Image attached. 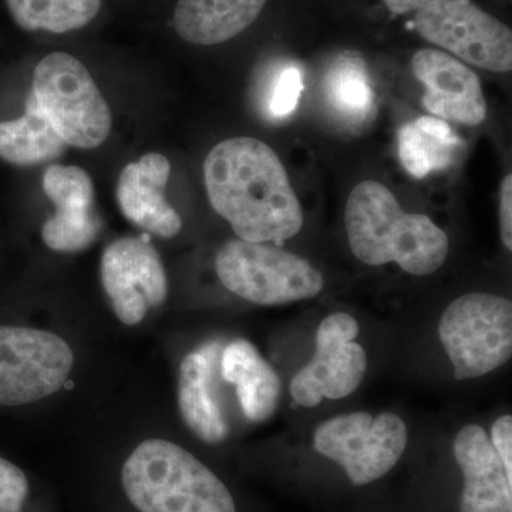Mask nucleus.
Returning a JSON list of instances; mask_svg holds the SVG:
<instances>
[{"instance_id": "1", "label": "nucleus", "mask_w": 512, "mask_h": 512, "mask_svg": "<svg viewBox=\"0 0 512 512\" xmlns=\"http://www.w3.org/2000/svg\"><path fill=\"white\" fill-rule=\"evenodd\" d=\"M204 180L212 208L242 241L278 245L301 231L302 208L288 173L262 141H222L205 158Z\"/></svg>"}, {"instance_id": "2", "label": "nucleus", "mask_w": 512, "mask_h": 512, "mask_svg": "<svg viewBox=\"0 0 512 512\" xmlns=\"http://www.w3.org/2000/svg\"><path fill=\"white\" fill-rule=\"evenodd\" d=\"M346 232L353 255L363 264H397L410 275L427 276L446 262L450 242L427 215L400 207L389 188L363 181L350 192Z\"/></svg>"}, {"instance_id": "3", "label": "nucleus", "mask_w": 512, "mask_h": 512, "mask_svg": "<svg viewBox=\"0 0 512 512\" xmlns=\"http://www.w3.org/2000/svg\"><path fill=\"white\" fill-rule=\"evenodd\" d=\"M120 481L138 512H237L221 478L173 441L138 444L121 467Z\"/></svg>"}, {"instance_id": "4", "label": "nucleus", "mask_w": 512, "mask_h": 512, "mask_svg": "<svg viewBox=\"0 0 512 512\" xmlns=\"http://www.w3.org/2000/svg\"><path fill=\"white\" fill-rule=\"evenodd\" d=\"M30 96L67 146L89 150L109 137V104L76 57L63 52L43 57L33 74Z\"/></svg>"}, {"instance_id": "5", "label": "nucleus", "mask_w": 512, "mask_h": 512, "mask_svg": "<svg viewBox=\"0 0 512 512\" xmlns=\"http://www.w3.org/2000/svg\"><path fill=\"white\" fill-rule=\"evenodd\" d=\"M215 271L229 292L256 305H285L315 298L325 279L302 256L272 244L232 239L215 258Z\"/></svg>"}, {"instance_id": "6", "label": "nucleus", "mask_w": 512, "mask_h": 512, "mask_svg": "<svg viewBox=\"0 0 512 512\" xmlns=\"http://www.w3.org/2000/svg\"><path fill=\"white\" fill-rule=\"evenodd\" d=\"M439 336L457 380L488 375L511 359L512 303L491 293H466L441 315Z\"/></svg>"}, {"instance_id": "7", "label": "nucleus", "mask_w": 512, "mask_h": 512, "mask_svg": "<svg viewBox=\"0 0 512 512\" xmlns=\"http://www.w3.org/2000/svg\"><path fill=\"white\" fill-rule=\"evenodd\" d=\"M406 447V423L393 412L340 414L320 423L313 433V448L338 463L359 487L392 471Z\"/></svg>"}, {"instance_id": "8", "label": "nucleus", "mask_w": 512, "mask_h": 512, "mask_svg": "<svg viewBox=\"0 0 512 512\" xmlns=\"http://www.w3.org/2000/svg\"><path fill=\"white\" fill-rule=\"evenodd\" d=\"M74 353L49 330L0 325V406L19 407L59 392Z\"/></svg>"}, {"instance_id": "9", "label": "nucleus", "mask_w": 512, "mask_h": 512, "mask_svg": "<svg viewBox=\"0 0 512 512\" xmlns=\"http://www.w3.org/2000/svg\"><path fill=\"white\" fill-rule=\"evenodd\" d=\"M414 29L464 62L507 73L512 69V33L470 0H434L417 10Z\"/></svg>"}, {"instance_id": "10", "label": "nucleus", "mask_w": 512, "mask_h": 512, "mask_svg": "<svg viewBox=\"0 0 512 512\" xmlns=\"http://www.w3.org/2000/svg\"><path fill=\"white\" fill-rule=\"evenodd\" d=\"M359 330V323L348 313H332L320 322L315 355L293 376L289 387L299 406L311 409L323 399H345L359 389L369 365L366 350L355 342Z\"/></svg>"}, {"instance_id": "11", "label": "nucleus", "mask_w": 512, "mask_h": 512, "mask_svg": "<svg viewBox=\"0 0 512 512\" xmlns=\"http://www.w3.org/2000/svg\"><path fill=\"white\" fill-rule=\"evenodd\" d=\"M101 282L114 315L127 326L143 322L163 305L167 275L157 249L144 237L116 239L101 255Z\"/></svg>"}, {"instance_id": "12", "label": "nucleus", "mask_w": 512, "mask_h": 512, "mask_svg": "<svg viewBox=\"0 0 512 512\" xmlns=\"http://www.w3.org/2000/svg\"><path fill=\"white\" fill-rule=\"evenodd\" d=\"M43 190L56 207L55 217L43 224L46 247L64 254L89 248L101 231L90 175L74 165L53 164L43 175Z\"/></svg>"}, {"instance_id": "13", "label": "nucleus", "mask_w": 512, "mask_h": 512, "mask_svg": "<svg viewBox=\"0 0 512 512\" xmlns=\"http://www.w3.org/2000/svg\"><path fill=\"white\" fill-rule=\"evenodd\" d=\"M413 73L423 83V106L440 119L478 126L487 117L483 87L470 67L440 50L413 56Z\"/></svg>"}, {"instance_id": "14", "label": "nucleus", "mask_w": 512, "mask_h": 512, "mask_svg": "<svg viewBox=\"0 0 512 512\" xmlns=\"http://www.w3.org/2000/svg\"><path fill=\"white\" fill-rule=\"evenodd\" d=\"M170 174L167 157L150 153L126 165L117 184V201L124 217L161 238H173L183 228L180 215L164 197Z\"/></svg>"}, {"instance_id": "15", "label": "nucleus", "mask_w": 512, "mask_h": 512, "mask_svg": "<svg viewBox=\"0 0 512 512\" xmlns=\"http://www.w3.org/2000/svg\"><path fill=\"white\" fill-rule=\"evenodd\" d=\"M453 450L464 478L460 512H512V480L487 431L467 424L458 431Z\"/></svg>"}, {"instance_id": "16", "label": "nucleus", "mask_w": 512, "mask_h": 512, "mask_svg": "<svg viewBox=\"0 0 512 512\" xmlns=\"http://www.w3.org/2000/svg\"><path fill=\"white\" fill-rule=\"evenodd\" d=\"M221 373L234 384L239 406L249 421L271 419L281 402L282 383L274 367L248 340H235L222 352Z\"/></svg>"}, {"instance_id": "17", "label": "nucleus", "mask_w": 512, "mask_h": 512, "mask_svg": "<svg viewBox=\"0 0 512 512\" xmlns=\"http://www.w3.org/2000/svg\"><path fill=\"white\" fill-rule=\"evenodd\" d=\"M266 0H178L175 32L192 45L228 42L248 29L261 15Z\"/></svg>"}, {"instance_id": "18", "label": "nucleus", "mask_w": 512, "mask_h": 512, "mask_svg": "<svg viewBox=\"0 0 512 512\" xmlns=\"http://www.w3.org/2000/svg\"><path fill=\"white\" fill-rule=\"evenodd\" d=\"M178 407L185 426L204 443L221 444L228 439L227 419L212 394V362L202 350L181 362Z\"/></svg>"}, {"instance_id": "19", "label": "nucleus", "mask_w": 512, "mask_h": 512, "mask_svg": "<svg viewBox=\"0 0 512 512\" xmlns=\"http://www.w3.org/2000/svg\"><path fill=\"white\" fill-rule=\"evenodd\" d=\"M397 144L403 167L419 180L453 167L464 148L450 124L429 116L400 127Z\"/></svg>"}, {"instance_id": "20", "label": "nucleus", "mask_w": 512, "mask_h": 512, "mask_svg": "<svg viewBox=\"0 0 512 512\" xmlns=\"http://www.w3.org/2000/svg\"><path fill=\"white\" fill-rule=\"evenodd\" d=\"M67 144L29 96L26 113L0 123V158L13 165H37L62 156Z\"/></svg>"}, {"instance_id": "21", "label": "nucleus", "mask_w": 512, "mask_h": 512, "mask_svg": "<svg viewBox=\"0 0 512 512\" xmlns=\"http://www.w3.org/2000/svg\"><path fill=\"white\" fill-rule=\"evenodd\" d=\"M323 94L330 109L349 123L369 119L375 107V92L365 63L356 56L339 57L323 77Z\"/></svg>"}, {"instance_id": "22", "label": "nucleus", "mask_w": 512, "mask_h": 512, "mask_svg": "<svg viewBox=\"0 0 512 512\" xmlns=\"http://www.w3.org/2000/svg\"><path fill=\"white\" fill-rule=\"evenodd\" d=\"M10 15L20 28L66 33L89 25L101 0H6Z\"/></svg>"}, {"instance_id": "23", "label": "nucleus", "mask_w": 512, "mask_h": 512, "mask_svg": "<svg viewBox=\"0 0 512 512\" xmlns=\"http://www.w3.org/2000/svg\"><path fill=\"white\" fill-rule=\"evenodd\" d=\"M303 90L302 69L296 64H279L269 72L262 90V109L271 120H284L298 106Z\"/></svg>"}, {"instance_id": "24", "label": "nucleus", "mask_w": 512, "mask_h": 512, "mask_svg": "<svg viewBox=\"0 0 512 512\" xmlns=\"http://www.w3.org/2000/svg\"><path fill=\"white\" fill-rule=\"evenodd\" d=\"M30 485L22 468L0 457V512H23Z\"/></svg>"}, {"instance_id": "25", "label": "nucleus", "mask_w": 512, "mask_h": 512, "mask_svg": "<svg viewBox=\"0 0 512 512\" xmlns=\"http://www.w3.org/2000/svg\"><path fill=\"white\" fill-rule=\"evenodd\" d=\"M491 444L500 457L507 477L512 480V417L510 414L501 416L491 426Z\"/></svg>"}, {"instance_id": "26", "label": "nucleus", "mask_w": 512, "mask_h": 512, "mask_svg": "<svg viewBox=\"0 0 512 512\" xmlns=\"http://www.w3.org/2000/svg\"><path fill=\"white\" fill-rule=\"evenodd\" d=\"M500 229L504 247L512 249V175L508 174L501 183Z\"/></svg>"}, {"instance_id": "27", "label": "nucleus", "mask_w": 512, "mask_h": 512, "mask_svg": "<svg viewBox=\"0 0 512 512\" xmlns=\"http://www.w3.org/2000/svg\"><path fill=\"white\" fill-rule=\"evenodd\" d=\"M383 2L393 15H406V13L417 12L434 0H383Z\"/></svg>"}]
</instances>
